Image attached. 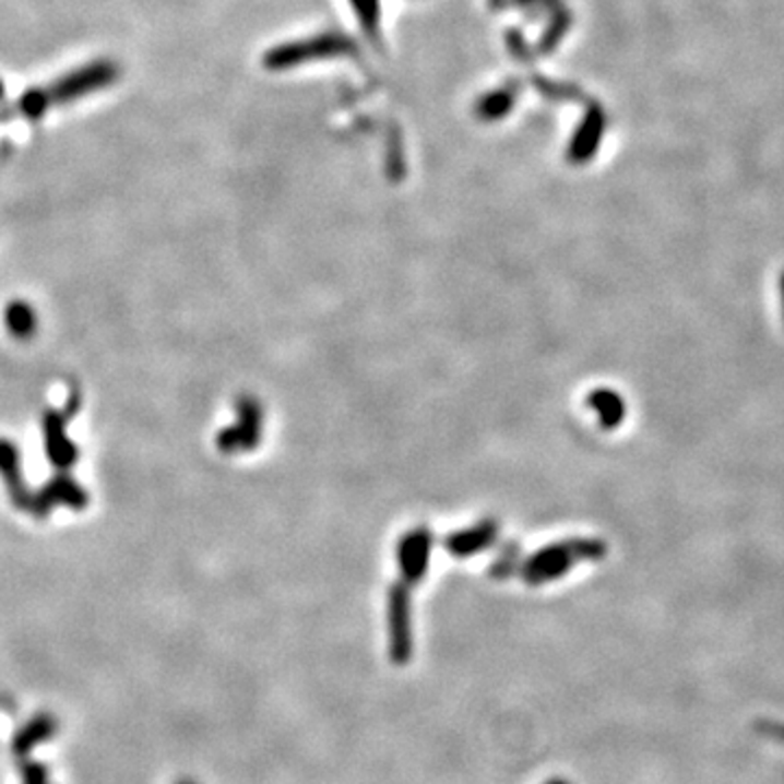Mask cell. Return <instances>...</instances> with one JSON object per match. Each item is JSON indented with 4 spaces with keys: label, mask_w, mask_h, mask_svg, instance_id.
<instances>
[{
    "label": "cell",
    "mask_w": 784,
    "mask_h": 784,
    "mask_svg": "<svg viewBox=\"0 0 784 784\" xmlns=\"http://www.w3.org/2000/svg\"><path fill=\"white\" fill-rule=\"evenodd\" d=\"M608 554V545L597 538H578L554 543L534 554L523 567L521 578L530 586H541L562 578L580 560H602Z\"/></svg>",
    "instance_id": "1"
},
{
    "label": "cell",
    "mask_w": 784,
    "mask_h": 784,
    "mask_svg": "<svg viewBox=\"0 0 784 784\" xmlns=\"http://www.w3.org/2000/svg\"><path fill=\"white\" fill-rule=\"evenodd\" d=\"M389 626H391L392 663L405 665L412 656V617H409V593L403 582L394 584L389 595Z\"/></svg>",
    "instance_id": "2"
},
{
    "label": "cell",
    "mask_w": 784,
    "mask_h": 784,
    "mask_svg": "<svg viewBox=\"0 0 784 784\" xmlns=\"http://www.w3.org/2000/svg\"><path fill=\"white\" fill-rule=\"evenodd\" d=\"M431 543H433V538L427 527H416L399 541L396 558H399L403 584L407 589L423 582V578L427 573V565H429Z\"/></svg>",
    "instance_id": "3"
},
{
    "label": "cell",
    "mask_w": 784,
    "mask_h": 784,
    "mask_svg": "<svg viewBox=\"0 0 784 784\" xmlns=\"http://www.w3.org/2000/svg\"><path fill=\"white\" fill-rule=\"evenodd\" d=\"M116 79V66L107 63V61H100V63H94L90 68H83L74 74H68L63 76L52 90H50V96L55 103H63V100H72L76 96H83L92 90H98L107 83H111Z\"/></svg>",
    "instance_id": "4"
},
{
    "label": "cell",
    "mask_w": 784,
    "mask_h": 784,
    "mask_svg": "<svg viewBox=\"0 0 784 784\" xmlns=\"http://www.w3.org/2000/svg\"><path fill=\"white\" fill-rule=\"evenodd\" d=\"M499 523L495 519H486L477 523L475 527H466L462 532H455L444 538V547L455 558H466L471 554H477L486 547H490L497 541Z\"/></svg>",
    "instance_id": "5"
},
{
    "label": "cell",
    "mask_w": 784,
    "mask_h": 784,
    "mask_svg": "<svg viewBox=\"0 0 784 784\" xmlns=\"http://www.w3.org/2000/svg\"><path fill=\"white\" fill-rule=\"evenodd\" d=\"M57 730V722L50 715H37L35 720H31L13 739V752L24 757L28 755L33 748H37L39 744L48 741L50 737H55Z\"/></svg>",
    "instance_id": "6"
},
{
    "label": "cell",
    "mask_w": 784,
    "mask_h": 784,
    "mask_svg": "<svg viewBox=\"0 0 784 784\" xmlns=\"http://www.w3.org/2000/svg\"><path fill=\"white\" fill-rule=\"evenodd\" d=\"M586 403L597 409L599 423H602L604 429H615L617 425L623 423L626 403H623V399H621L617 392L599 389V391L589 394V401H586Z\"/></svg>",
    "instance_id": "7"
},
{
    "label": "cell",
    "mask_w": 784,
    "mask_h": 784,
    "mask_svg": "<svg viewBox=\"0 0 784 784\" xmlns=\"http://www.w3.org/2000/svg\"><path fill=\"white\" fill-rule=\"evenodd\" d=\"M519 558H521V549H519V545H516V543H508V545L499 551L497 560L490 565L488 573H490L495 580L510 578V575L514 573L516 565H519Z\"/></svg>",
    "instance_id": "8"
},
{
    "label": "cell",
    "mask_w": 784,
    "mask_h": 784,
    "mask_svg": "<svg viewBox=\"0 0 784 784\" xmlns=\"http://www.w3.org/2000/svg\"><path fill=\"white\" fill-rule=\"evenodd\" d=\"M50 103H55L52 96H50V92L31 90V92H26V94L20 98L17 111H20L22 116H28V118H39V116L50 107Z\"/></svg>",
    "instance_id": "9"
},
{
    "label": "cell",
    "mask_w": 784,
    "mask_h": 784,
    "mask_svg": "<svg viewBox=\"0 0 784 784\" xmlns=\"http://www.w3.org/2000/svg\"><path fill=\"white\" fill-rule=\"evenodd\" d=\"M20 772H22V784H50L48 770L41 763L24 761Z\"/></svg>",
    "instance_id": "10"
},
{
    "label": "cell",
    "mask_w": 784,
    "mask_h": 784,
    "mask_svg": "<svg viewBox=\"0 0 784 784\" xmlns=\"http://www.w3.org/2000/svg\"><path fill=\"white\" fill-rule=\"evenodd\" d=\"M545 784H569L567 781H560V779H556V781H549V783Z\"/></svg>",
    "instance_id": "11"
},
{
    "label": "cell",
    "mask_w": 784,
    "mask_h": 784,
    "mask_svg": "<svg viewBox=\"0 0 784 784\" xmlns=\"http://www.w3.org/2000/svg\"><path fill=\"white\" fill-rule=\"evenodd\" d=\"M179 784H197V783H192V781H181V783H179Z\"/></svg>",
    "instance_id": "12"
},
{
    "label": "cell",
    "mask_w": 784,
    "mask_h": 784,
    "mask_svg": "<svg viewBox=\"0 0 784 784\" xmlns=\"http://www.w3.org/2000/svg\"><path fill=\"white\" fill-rule=\"evenodd\" d=\"M0 96H2V83H0Z\"/></svg>",
    "instance_id": "13"
},
{
    "label": "cell",
    "mask_w": 784,
    "mask_h": 784,
    "mask_svg": "<svg viewBox=\"0 0 784 784\" xmlns=\"http://www.w3.org/2000/svg\"><path fill=\"white\" fill-rule=\"evenodd\" d=\"M783 299H784V280H783Z\"/></svg>",
    "instance_id": "14"
}]
</instances>
